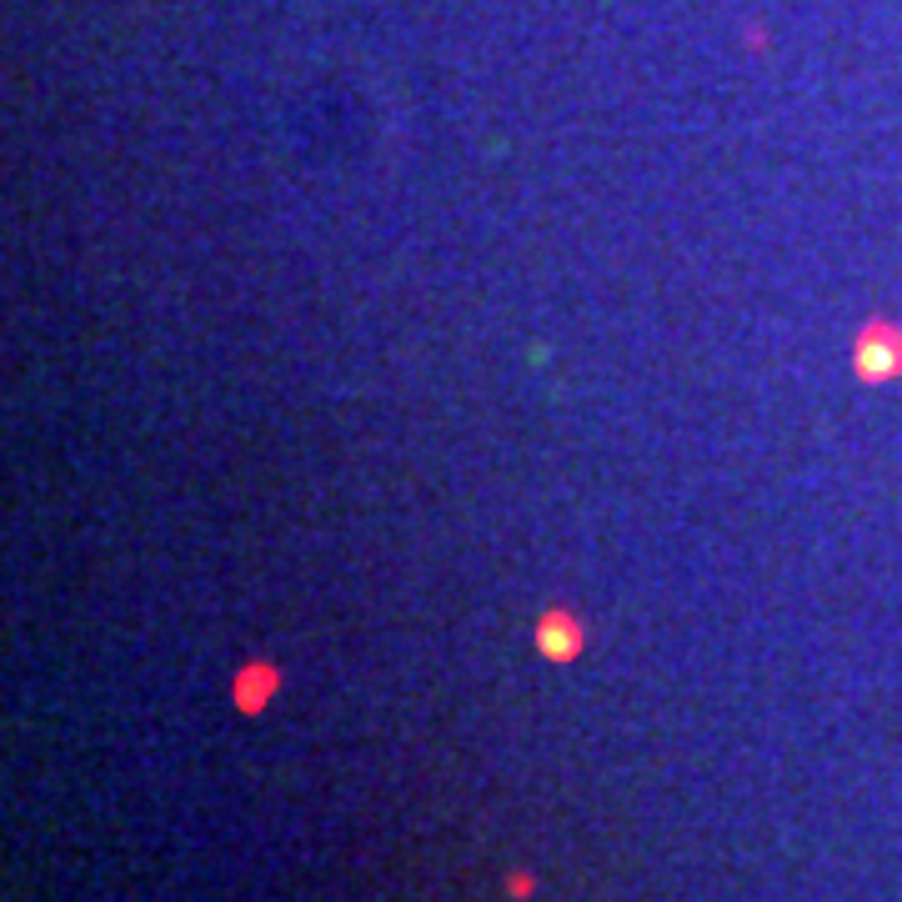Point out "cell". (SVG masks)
Returning a JSON list of instances; mask_svg holds the SVG:
<instances>
[{"instance_id":"obj_2","label":"cell","mask_w":902,"mask_h":902,"mask_svg":"<svg viewBox=\"0 0 902 902\" xmlns=\"http://www.w3.org/2000/svg\"><path fill=\"white\" fill-rule=\"evenodd\" d=\"M536 647H542L546 662H571V657L587 647L582 617H571L567 606H552V612H542V622H536Z\"/></svg>"},{"instance_id":"obj_3","label":"cell","mask_w":902,"mask_h":902,"mask_svg":"<svg viewBox=\"0 0 902 902\" xmlns=\"http://www.w3.org/2000/svg\"><path fill=\"white\" fill-rule=\"evenodd\" d=\"M276 667L271 662H251L246 672L236 676V707L241 713H262L266 702H271V692H276Z\"/></svg>"},{"instance_id":"obj_1","label":"cell","mask_w":902,"mask_h":902,"mask_svg":"<svg viewBox=\"0 0 902 902\" xmlns=\"http://www.w3.org/2000/svg\"><path fill=\"white\" fill-rule=\"evenodd\" d=\"M853 371L867 386H882V381L902 377V321L872 316L857 326L853 336Z\"/></svg>"}]
</instances>
